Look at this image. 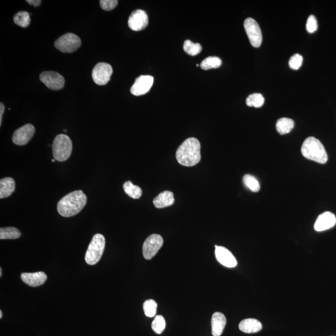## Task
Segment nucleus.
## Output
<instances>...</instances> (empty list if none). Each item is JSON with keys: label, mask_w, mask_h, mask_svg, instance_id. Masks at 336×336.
<instances>
[{"label": "nucleus", "mask_w": 336, "mask_h": 336, "mask_svg": "<svg viewBox=\"0 0 336 336\" xmlns=\"http://www.w3.org/2000/svg\"><path fill=\"white\" fill-rule=\"evenodd\" d=\"M88 198L82 190L71 192L58 201L57 210L62 217L70 218L77 215L85 207Z\"/></svg>", "instance_id": "1"}, {"label": "nucleus", "mask_w": 336, "mask_h": 336, "mask_svg": "<svg viewBox=\"0 0 336 336\" xmlns=\"http://www.w3.org/2000/svg\"><path fill=\"white\" fill-rule=\"evenodd\" d=\"M176 158L182 166L190 167L198 164L201 159L200 141L195 138L186 140L178 148Z\"/></svg>", "instance_id": "2"}, {"label": "nucleus", "mask_w": 336, "mask_h": 336, "mask_svg": "<svg viewBox=\"0 0 336 336\" xmlns=\"http://www.w3.org/2000/svg\"><path fill=\"white\" fill-rule=\"evenodd\" d=\"M302 156L320 164H325L328 162L326 151L322 142L315 137H308L304 140L302 146Z\"/></svg>", "instance_id": "3"}, {"label": "nucleus", "mask_w": 336, "mask_h": 336, "mask_svg": "<svg viewBox=\"0 0 336 336\" xmlns=\"http://www.w3.org/2000/svg\"><path fill=\"white\" fill-rule=\"evenodd\" d=\"M52 154L56 161L62 162L70 158L72 152V142L64 134H58L53 142Z\"/></svg>", "instance_id": "4"}, {"label": "nucleus", "mask_w": 336, "mask_h": 336, "mask_svg": "<svg viewBox=\"0 0 336 336\" xmlns=\"http://www.w3.org/2000/svg\"><path fill=\"white\" fill-rule=\"evenodd\" d=\"M106 246V238L100 234H96L93 236L88 250L86 252L85 260L86 263L94 266L98 264L102 256Z\"/></svg>", "instance_id": "5"}, {"label": "nucleus", "mask_w": 336, "mask_h": 336, "mask_svg": "<svg viewBox=\"0 0 336 336\" xmlns=\"http://www.w3.org/2000/svg\"><path fill=\"white\" fill-rule=\"evenodd\" d=\"M81 40L77 35L72 33H67L56 40L54 46L56 49L64 53H72L80 48Z\"/></svg>", "instance_id": "6"}, {"label": "nucleus", "mask_w": 336, "mask_h": 336, "mask_svg": "<svg viewBox=\"0 0 336 336\" xmlns=\"http://www.w3.org/2000/svg\"><path fill=\"white\" fill-rule=\"evenodd\" d=\"M164 245V239L159 234H152L144 241L142 246V254L144 258L150 260L156 256Z\"/></svg>", "instance_id": "7"}, {"label": "nucleus", "mask_w": 336, "mask_h": 336, "mask_svg": "<svg viewBox=\"0 0 336 336\" xmlns=\"http://www.w3.org/2000/svg\"><path fill=\"white\" fill-rule=\"evenodd\" d=\"M112 74L113 68L109 64L100 62L94 67L92 77L96 84L104 86L110 81Z\"/></svg>", "instance_id": "8"}, {"label": "nucleus", "mask_w": 336, "mask_h": 336, "mask_svg": "<svg viewBox=\"0 0 336 336\" xmlns=\"http://www.w3.org/2000/svg\"><path fill=\"white\" fill-rule=\"evenodd\" d=\"M244 28L252 46L254 48L260 46L262 42V34L258 22L254 19L248 18L244 22Z\"/></svg>", "instance_id": "9"}, {"label": "nucleus", "mask_w": 336, "mask_h": 336, "mask_svg": "<svg viewBox=\"0 0 336 336\" xmlns=\"http://www.w3.org/2000/svg\"><path fill=\"white\" fill-rule=\"evenodd\" d=\"M40 80L47 88L53 90L62 89L65 84L63 76L54 71H46L42 72L40 75Z\"/></svg>", "instance_id": "10"}, {"label": "nucleus", "mask_w": 336, "mask_h": 336, "mask_svg": "<svg viewBox=\"0 0 336 336\" xmlns=\"http://www.w3.org/2000/svg\"><path fill=\"white\" fill-rule=\"evenodd\" d=\"M34 133L35 128L32 124H25L14 132L12 141L15 144L24 146L30 141Z\"/></svg>", "instance_id": "11"}, {"label": "nucleus", "mask_w": 336, "mask_h": 336, "mask_svg": "<svg viewBox=\"0 0 336 336\" xmlns=\"http://www.w3.org/2000/svg\"><path fill=\"white\" fill-rule=\"evenodd\" d=\"M154 78L151 76H141L136 78L130 92L134 96H140L148 92L154 85Z\"/></svg>", "instance_id": "12"}, {"label": "nucleus", "mask_w": 336, "mask_h": 336, "mask_svg": "<svg viewBox=\"0 0 336 336\" xmlns=\"http://www.w3.org/2000/svg\"><path fill=\"white\" fill-rule=\"evenodd\" d=\"M128 24L130 28L134 32L144 30L148 25V17L146 12L142 10H137L132 12Z\"/></svg>", "instance_id": "13"}, {"label": "nucleus", "mask_w": 336, "mask_h": 336, "mask_svg": "<svg viewBox=\"0 0 336 336\" xmlns=\"http://www.w3.org/2000/svg\"><path fill=\"white\" fill-rule=\"evenodd\" d=\"M216 259L222 266L228 268H234L238 264L235 256L228 248L224 246H215Z\"/></svg>", "instance_id": "14"}, {"label": "nucleus", "mask_w": 336, "mask_h": 336, "mask_svg": "<svg viewBox=\"0 0 336 336\" xmlns=\"http://www.w3.org/2000/svg\"><path fill=\"white\" fill-rule=\"evenodd\" d=\"M336 224V218L334 214L325 212L318 216L314 224L316 231L322 232L333 228Z\"/></svg>", "instance_id": "15"}, {"label": "nucleus", "mask_w": 336, "mask_h": 336, "mask_svg": "<svg viewBox=\"0 0 336 336\" xmlns=\"http://www.w3.org/2000/svg\"><path fill=\"white\" fill-rule=\"evenodd\" d=\"M21 278L28 286L37 287L44 284L48 277L44 272H38L35 273H22Z\"/></svg>", "instance_id": "16"}, {"label": "nucleus", "mask_w": 336, "mask_h": 336, "mask_svg": "<svg viewBox=\"0 0 336 336\" xmlns=\"http://www.w3.org/2000/svg\"><path fill=\"white\" fill-rule=\"evenodd\" d=\"M226 318L222 313L216 312L214 313L211 326H212V334L213 336H220L222 335L224 328L226 325Z\"/></svg>", "instance_id": "17"}, {"label": "nucleus", "mask_w": 336, "mask_h": 336, "mask_svg": "<svg viewBox=\"0 0 336 336\" xmlns=\"http://www.w3.org/2000/svg\"><path fill=\"white\" fill-rule=\"evenodd\" d=\"M174 203V194L169 190L164 192L154 198V204L158 208H162L172 206Z\"/></svg>", "instance_id": "18"}, {"label": "nucleus", "mask_w": 336, "mask_h": 336, "mask_svg": "<svg viewBox=\"0 0 336 336\" xmlns=\"http://www.w3.org/2000/svg\"><path fill=\"white\" fill-rule=\"evenodd\" d=\"M239 329L245 333L251 334V333H256L259 332L262 329V324L258 320L249 318L242 320L239 324Z\"/></svg>", "instance_id": "19"}, {"label": "nucleus", "mask_w": 336, "mask_h": 336, "mask_svg": "<svg viewBox=\"0 0 336 336\" xmlns=\"http://www.w3.org/2000/svg\"><path fill=\"white\" fill-rule=\"evenodd\" d=\"M15 190V182L12 178H4L0 180V198L9 197Z\"/></svg>", "instance_id": "20"}, {"label": "nucleus", "mask_w": 336, "mask_h": 336, "mask_svg": "<svg viewBox=\"0 0 336 336\" xmlns=\"http://www.w3.org/2000/svg\"><path fill=\"white\" fill-rule=\"evenodd\" d=\"M294 122L292 119L289 118H280L276 124V131L280 134H289L294 129Z\"/></svg>", "instance_id": "21"}, {"label": "nucleus", "mask_w": 336, "mask_h": 336, "mask_svg": "<svg viewBox=\"0 0 336 336\" xmlns=\"http://www.w3.org/2000/svg\"><path fill=\"white\" fill-rule=\"evenodd\" d=\"M123 188L124 192L134 200H138L142 197V192L141 188L134 185L130 180L124 182Z\"/></svg>", "instance_id": "22"}, {"label": "nucleus", "mask_w": 336, "mask_h": 336, "mask_svg": "<svg viewBox=\"0 0 336 336\" xmlns=\"http://www.w3.org/2000/svg\"><path fill=\"white\" fill-rule=\"evenodd\" d=\"M22 236L21 232L15 228H0V239H17Z\"/></svg>", "instance_id": "23"}, {"label": "nucleus", "mask_w": 336, "mask_h": 336, "mask_svg": "<svg viewBox=\"0 0 336 336\" xmlns=\"http://www.w3.org/2000/svg\"><path fill=\"white\" fill-rule=\"evenodd\" d=\"M222 65V60L218 57H208L200 63V68L203 70L220 68Z\"/></svg>", "instance_id": "24"}, {"label": "nucleus", "mask_w": 336, "mask_h": 336, "mask_svg": "<svg viewBox=\"0 0 336 336\" xmlns=\"http://www.w3.org/2000/svg\"><path fill=\"white\" fill-rule=\"evenodd\" d=\"M14 21L18 26L26 28L29 26L30 22V15L26 12H20L14 15Z\"/></svg>", "instance_id": "25"}, {"label": "nucleus", "mask_w": 336, "mask_h": 336, "mask_svg": "<svg viewBox=\"0 0 336 336\" xmlns=\"http://www.w3.org/2000/svg\"><path fill=\"white\" fill-rule=\"evenodd\" d=\"M264 102V98L261 94L254 93L248 96L246 99V104L248 106L259 108L263 106Z\"/></svg>", "instance_id": "26"}, {"label": "nucleus", "mask_w": 336, "mask_h": 336, "mask_svg": "<svg viewBox=\"0 0 336 336\" xmlns=\"http://www.w3.org/2000/svg\"><path fill=\"white\" fill-rule=\"evenodd\" d=\"M183 49L187 54L195 56L200 54L202 50V48L198 43H194L190 42V40H185L184 46H183Z\"/></svg>", "instance_id": "27"}, {"label": "nucleus", "mask_w": 336, "mask_h": 336, "mask_svg": "<svg viewBox=\"0 0 336 336\" xmlns=\"http://www.w3.org/2000/svg\"><path fill=\"white\" fill-rule=\"evenodd\" d=\"M243 182L246 188L252 192H257L260 190V185L258 180L250 174H246L243 178Z\"/></svg>", "instance_id": "28"}, {"label": "nucleus", "mask_w": 336, "mask_h": 336, "mask_svg": "<svg viewBox=\"0 0 336 336\" xmlns=\"http://www.w3.org/2000/svg\"><path fill=\"white\" fill-rule=\"evenodd\" d=\"M152 330L156 334H162L164 332L165 328H166V322H165L164 318L161 315H158L155 317L154 322L152 324Z\"/></svg>", "instance_id": "29"}, {"label": "nucleus", "mask_w": 336, "mask_h": 336, "mask_svg": "<svg viewBox=\"0 0 336 336\" xmlns=\"http://www.w3.org/2000/svg\"><path fill=\"white\" fill-rule=\"evenodd\" d=\"M158 304L154 300H148L144 302V310L147 317L152 318L156 314Z\"/></svg>", "instance_id": "30"}, {"label": "nucleus", "mask_w": 336, "mask_h": 336, "mask_svg": "<svg viewBox=\"0 0 336 336\" xmlns=\"http://www.w3.org/2000/svg\"><path fill=\"white\" fill-rule=\"evenodd\" d=\"M304 58L302 56L299 54H295L292 56L289 60V66L290 68L294 70H299L301 67Z\"/></svg>", "instance_id": "31"}, {"label": "nucleus", "mask_w": 336, "mask_h": 336, "mask_svg": "<svg viewBox=\"0 0 336 336\" xmlns=\"http://www.w3.org/2000/svg\"><path fill=\"white\" fill-rule=\"evenodd\" d=\"M318 22L314 15H310L307 20L306 30L310 33H313L318 30Z\"/></svg>", "instance_id": "32"}, {"label": "nucleus", "mask_w": 336, "mask_h": 336, "mask_svg": "<svg viewBox=\"0 0 336 336\" xmlns=\"http://www.w3.org/2000/svg\"><path fill=\"white\" fill-rule=\"evenodd\" d=\"M118 1L116 0H101L100 1V6L102 8L106 11H111L118 4Z\"/></svg>", "instance_id": "33"}, {"label": "nucleus", "mask_w": 336, "mask_h": 336, "mask_svg": "<svg viewBox=\"0 0 336 336\" xmlns=\"http://www.w3.org/2000/svg\"><path fill=\"white\" fill-rule=\"evenodd\" d=\"M26 2L34 6H40V4H42V1H40V0H28Z\"/></svg>", "instance_id": "34"}, {"label": "nucleus", "mask_w": 336, "mask_h": 336, "mask_svg": "<svg viewBox=\"0 0 336 336\" xmlns=\"http://www.w3.org/2000/svg\"><path fill=\"white\" fill-rule=\"evenodd\" d=\"M4 104L2 102L0 104V126H1L2 124V114H4Z\"/></svg>", "instance_id": "35"}, {"label": "nucleus", "mask_w": 336, "mask_h": 336, "mask_svg": "<svg viewBox=\"0 0 336 336\" xmlns=\"http://www.w3.org/2000/svg\"><path fill=\"white\" fill-rule=\"evenodd\" d=\"M2 310H0V319H2Z\"/></svg>", "instance_id": "36"}, {"label": "nucleus", "mask_w": 336, "mask_h": 336, "mask_svg": "<svg viewBox=\"0 0 336 336\" xmlns=\"http://www.w3.org/2000/svg\"><path fill=\"white\" fill-rule=\"evenodd\" d=\"M2 276V268H0V276Z\"/></svg>", "instance_id": "37"}, {"label": "nucleus", "mask_w": 336, "mask_h": 336, "mask_svg": "<svg viewBox=\"0 0 336 336\" xmlns=\"http://www.w3.org/2000/svg\"><path fill=\"white\" fill-rule=\"evenodd\" d=\"M55 161H56V160H55V159H53V160H52V162H54Z\"/></svg>", "instance_id": "38"}, {"label": "nucleus", "mask_w": 336, "mask_h": 336, "mask_svg": "<svg viewBox=\"0 0 336 336\" xmlns=\"http://www.w3.org/2000/svg\"><path fill=\"white\" fill-rule=\"evenodd\" d=\"M198 66H200V65H198V64H196V66H197V67H198Z\"/></svg>", "instance_id": "39"}]
</instances>
